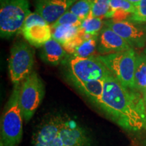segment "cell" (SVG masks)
I'll return each mask as SVG.
<instances>
[{
	"mask_svg": "<svg viewBox=\"0 0 146 146\" xmlns=\"http://www.w3.org/2000/svg\"><path fill=\"white\" fill-rule=\"evenodd\" d=\"M144 25V27H145V32H146V24H143Z\"/></svg>",
	"mask_w": 146,
	"mask_h": 146,
	"instance_id": "obj_30",
	"label": "cell"
},
{
	"mask_svg": "<svg viewBox=\"0 0 146 146\" xmlns=\"http://www.w3.org/2000/svg\"><path fill=\"white\" fill-rule=\"evenodd\" d=\"M119 10L133 14L135 11V8L134 5L127 0H110V10L108 14L113 11Z\"/></svg>",
	"mask_w": 146,
	"mask_h": 146,
	"instance_id": "obj_23",
	"label": "cell"
},
{
	"mask_svg": "<svg viewBox=\"0 0 146 146\" xmlns=\"http://www.w3.org/2000/svg\"><path fill=\"white\" fill-rule=\"evenodd\" d=\"M104 27V21L101 18L93 17L90 15L82 21L80 29L85 34L99 35L100 31Z\"/></svg>",
	"mask_w": 146,
	"mask_h": 146,
	"instance_id": "obj_19",
	"label": "cell"
},
{
	"mask_svg": "<svg viewBox=\"0 0 146 146\" xmlns=\"http://www.w3.org/2000/svg\"><path fill=\"white\" fill-rule=\"evenodd\" d=\"M146 23V19L145 20V21H143V23Z\"/></svg>",
	"mask_w": 146,
	"mask_h": 146,
	"instance_id": "obj_32",
	"label": "cell"
},
{
	"mask_svg": "<svg viewBox=\"0 0 146 146\" xmlns=\"http://www.w3.org/2000/svg\"><path fill=\"white\" fill-rule=\"evenodd\" d=\"M94 0H77L69 11L78 16L82 21L90 14Z\"/></svg>",
	"mask_w": 146,
	"mask_h": 146,
	"instance_id": "obj_20",
	"label": "cell"
},
{
	"mask_svg": "<svg viewBox=\"0 0 146 146\" xmlns=\"http://www.w3.org/2000/svg\"><path fill=\"white\" fill-rule=\"evenodd\" d=\"M81 20L77 16L68 10L50 26L51 27H56L60 25H72V26L81 27Z\"/></svg>",
	"mask_w": 146,
	"mask_h": 146,
	"instance_id": "obj_22",
	"label": "cell"
},
{
	"mask_svg": "<svg viewBox=\"0 0 146 146\" xmlns=\"http://www.w3.org/2000/svg\"><path fill=\"white\" fill-rule=\"evenodd\" d=\"M135 13L131 16L129 20L136 23H143L146 19V0L140 1L135 5Z\"/></svg>",
	"mask_w": 146,
	"mask_h": 146,
	"instance_id": "obj_25",
	"label": "cell"
},
{
	"mask_svg": "<svg viewBox=\"0 0 146 146\" xmlns=\"http://www.w3.org/2000/svg\"><path fill=\"white\" fill-rule=\"evenodd\" d=\"M60 137L65 146H90L88 135L81 126L71 120H64Z\"/></svg>",
	"mask_w": 146,
	"mask_h": 146,
	"instance_id": "obj_12",
	"label": "cell"
},
{
	"mask_svg": "<svg viewBox=\"0 0 146 146\" xmlns=\"http://www.w3.org/2000/svg\"><path fill=\"white\" fill-rule=\"evenodd\" d=\"M69 78L82 82L104 81L110 73L98 56L89 58L72 57L69 62Z\"/></svg>",
	"mask_w": 146,
	"mask_h": 146,
	"instance_id": "obj_7",
	"label": "cell"
},
{
	"mask_svg": "<svg viewBox=\"0 0 146 146\" xmlns=\"http://www.w3.org/2000/svg\"><path fill=\"white\" fill-rule=\"evenodd\" d=\"M104 25L118 34L131 48H143L146 45V32L143 23L130 21H114L108 20Z\"/></svg>",
	"mask_w": 146,
	"mask_h": 146,
	"instance_id": "obj_8",
	"label": "cell"
},
{
	"mask_svg": "<svg viewBox=\"0 0 146 146\" xmlns=\"http://www.w3.org/2000/svg\"><path fill=\"white\" fill-rule=\"evenodd\" d=\"M110 10V0H94L89 15L93 17L106 18Z\"/></svg>",
	"mask_w": 146,
	"mask_h": 146,
	"instance_id": "obj_21",
	"label": "cell"
},
{
	"mask_svg": "<svg viewBox=\"0 0 146 146\" xmlns=\"http://www.w3.org/2000/svg\"><path fill=\"white\" fill-rule=\"evenodd\" d=\"M21 84L15 85L1 120V141L4 146H17L23 137V120L19 105Z\"/></svg>",
	"mask_w": 146,
	"mask_h": 146,
	"instance_id": "obj_2",
	"label": "cell"
},
{
	"mask_svg": "<svg viewBox=\"0 0 146 146\" xmlns=\"http://www.w3.org/2000/svg\"><path fill=\"white\" fill-rule=\"evenodd\" d=\"M98 58L121 85L128 89L135 90L137 54L133 48L115 54L99 55Z\"/></svg>",
	"mask_w": 146,
	"mask_h": 146,
	"instance_id": "obj_3",
	"label": "cell"
},
{
	"mask_svg": "<svg viewBox=\"0 0 146 146\" xmlns=\"http://www.w3.org/2000/svg\"><path fill=\"white\" fill-rule=\"evenodd\" d=\"M127 1H129V2L131 3H132V4H133V5H135V4H137V3L139 2L140 1H141V0H127Z\"/></svg>",
	"mask_w": 146,
	"mask_h": 146,
	"instance_id": "obj_28",
	"label": "cell"
},
{
	"mask_svg": "<svg viewBox=\"0 0 146 146\" xmlns=\"http://www.w3.org/2000/svg\"><path fill=\"white\" fill-rule=\"evenodd\" d=\"M85 33H83L80 29L79 33L78 35L75 36L74 39H72L71 41H68V43H65L62 46L64 49L67 54H70L72 55L75 52L77 47L83 43V41H85Z\"/></svg>",
	"mask_w": 146,
	"mask_h": 146,
	"instance_id": "obj_24",
	"label": "cell"
},
{
	"mask_svg": "<svg viewBox=\"0 0 146 146\" xmlns=\"http://www.w3.org/2000/svg\"><path fill=\"white\" fill-rule=\"evenodd\" d=\"M31 12L28 0H1V37L8 39L21 32L25 20Z\"/></svg>",
	"mask_w": 146,
	"mask_h": 146,
	"instance_id": "obj_4",
	"label": "cell"
},
{
	"mask_svg": "<svg viewBox=\"0 0 146 146\" xmlns=\"http://www.w3.org/2000/svg\"><path fill=\"white\" fill-rule=\"evenodd\" d=\"M142 97H143V99L144 101V104H145V108H146V88L143 89V90L141 91Z\"/></svg>",
	"mask_w": 146,
	"mask_h": 146,
	"instance_id": "obj_27",
	"label": "cell"
},
{
	"mask_svg": "<svg viewBox=\"0 0 146 146\" xmlns=\"http://www.w3.org/2000/svg\"><path fill=\"white\" fill-rule=\"evenodd\" d=\"M21 33L25 39L33 46L43 47L52 38V28L47 23H39L23 27Z\"/></svg>",
	"mask_w": 146,
	"mask_h": 146,
	"instance_id": "obj_13",
	"label": "cell"
},
{
	"mask_svg": "<svg viewBox=\"0 0 146 146\" xmlns=\"http://www.w3.org/2000/svg\"><path fill=\"white\" fill-rule=\"evenodd\" d=\"M143 53L146 55V49H145V50H144V52H143Z\"/></svg>",
	"mask_w": 146,
	"mask_h": 146,
	"instance_id": "obj_31",
	"label": "cell"
},
{
	"mask_svg": "<svg viewBox=\"0 0 146 146\" xmlns=\"http://www.w3.org/2000/svg\"><path fill=\"white\" fill-rule=\"evenodd\" d=\"M130 49V45L123 38L104 25L99 34L97 49L100 56L124 52Z\"/></svg>",
	"mask_w": 146,
	"mask_h": 146,
	"instance_id": "obj_11",
	"label": "cell"
},
{
	"mask_svg": "<svg viewBox=\"0 0 146 146\" xmlns=\"http://www.w3.org/2000/svg\"><path fill=\"white\" fill-rule=\"evenodd\" d=\"M70 80L78 91H81L95 105L100 108L104 93V80L88 82H82L73 78H70Z\"/></svg>",
	"mask_w": 146,
	"mask_h": 146,
	"instance_id": "obj_14",
	"label": "cell"
},
{
	"mask_svg": "<svg viewBox=\"0 0 146 146\" xmlns=\"http://www.w3.org/2000/svg\"><path fill=\"white\" fill-rule=\"evenodd\" d=\"M104 85L100 108L126 131H146V108L142 95L124 87L111 73Z\"/></svg>",
	"mask_w": 146,
	"mask_h": 146,
	"instance_id": "obj_1",
	"label": "cell"
},
{
	"mask_svg": "<svg viewBox=\"0 0 146 146\" xmlns=\"http://www.w3.org/2000/svg\"><path fill=\"white\" fill-rule=\"evenodd\" d=\"M135 90L142 91L146 88V55L137 54L135 73Z\"/></svg>",
	"mask_w": 146,
	"mask_h": 146,
	"instance_id": "obj_17",
	"label": "cell"
},
{
	"mask_svg": "<svg viewBox=\"0 0 146 146\" xmlns=\"http://www.w3.org/2000/svg\"><path fill=\"white\" fill-rule=\"evenodd\" d=\"M51 28L53 39L62 45L77 36L80 31V27L72 25H60Z\"/></svg>",
	"mask_w": 146,
	"mask_h": 146,
	"instance_id": "obj_16",
	"label": "cell"
},
{
	"mask_svg": "<svg viewBox=\"0 0 146 146\" xmlns=\"http://www.w3.org/2000/svg\"><path fill=\"white\" fill-rule=\"evenodd\" d=\"M77 0H35L36 12L50 25L68 12Z\"/></svg>",
	"mask_w": 146,
	"mask_h": 146,
	"instance_id": "obj_10",
	"label": "cell"
},
{
	"mask_svg": "<svg viewBox=\"0 0 146 146\" xmlns=\"http://www.w3.org/2000/svg\"><path fill=\"white\" fill-rule=\"evenodd\" d=\"M39 23L44 24V23H47L45 21L44 18L42 17L41 15H39L37 12H31V13L28 15V16L27 17L26 20H25L23 27H28V26H30V25H35V24H39Z\"/></svg>",
	"mask_w": 146,
	"mask_h": 146,
	"instance_id": "obj_26",
	"label": "cell"
},
{
	"mask_svg": "<svg viewBox=\"0 0 146 146\" xmlns=\"http://www.w3.org/2000/svg\"><path fill=\"white\" fill-rule=\"evenodd\" d=\"M64 120L61 116H53L42 123L33 136V146H64L60 133Z\"/></svg>",
	"mask_w": 146,
	"mask_h": 146,
	"instance_id": "obj_9",
	"label": "cell"
},
{
	"mask_svg": "<svg viewBox=\"0 0 146 146\" xmlns=\"http://www.w3.org/2000/svg\"><path fill=\"white\" fill-rule=\"evenodd\" d=\"M44 85L41 78L36 72H33L21 85L19 105L23 119H31L44 96Z\"/></svg>",
	"mask_w": 146,
	"mask_h": 146,
	"instance_id": "obj_6",
	"label": "cell"
},
{
	"mask_svg": "<svg viewBox=\"0 0 146 146\" xmlns=\"http://www.w3.org/2000/svg\"><path fill=\"white\" fill-rule=\"evenodd\" d=\"M33 48L25 41L14 43L10 50L8 68L11 81L20 85L33 72L35 62Z\"/></svg>",
	"mask_w": 146,
	"mask_h": 146,
	"instance_id": "obj_5",
	"label": "cell"
},
{
	"mask_svg": "<svg viewBox=\"0 0 146 146\" xmlns=\"http://www.w3.org/2000/svg\"><path fill=\"white\" fill-rule=\"evenodd\" d=\"M0 146H4V145H3V143H2V142H0Z\"/></svg>",
	"mask_w": 146,
	"mask_h": 146,
	"instance_id": "obj_29",
	"label": "cell"
},
{
	"mask_svg": "<svg viewBox=\"0 0 146 146\" xmlns=\"http://www.w3.org/2000/svg\"><path fill=\"white\" fill-rule=\"evenodd\" d=\"M67 56V52L59 42L52 39L42 47V58L45 62L52 65H58L62 63Z\"/></svg>",
	"mask_w": 146,
	"mask_h": 146,
	"instance_id": "obj_15",
	"label": "cell"
},
{
	"mask_svg": "<svg viewBox=\"0 0 146 146\" xmlns=\"http://www.w3.org/2000/svg\"><path fill=\"white\" fill-rule=\"evenodd\" d=\"M98 39L99 35H97L90 39L83 41L72 55V57L89 58L95 56L94 54L98 49Z\"/></svg>",
	"mask_w": 146,
	"mask_h": 146,
	"instance_id": "obj_18",
	"label": "cell"
},
{
	"mask_svg": "<svg viewBox=\"0 0 146 146\" xmlns=\"http://www.w3.org/2000/svg\"><path fill=\"white\" fill-rule=\"evenodd\" d=\"M64 146H65V145H64Z\"/></svg>",
	"mask_w": 146,
	"mask_h": 146,
	"instance_id": "obj_33",
	"label": "cell"
}]
</instances>
